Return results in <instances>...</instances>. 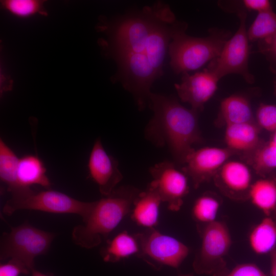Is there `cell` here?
Returning a JSON list of instances; mask_svg holds the SVG:
<instances>
[{"label": "cell", "instance_id": "cell-1", "mask_svg": "<svg viewBox=\"0 0 276 276\" xmlns=\"http://www.w3.org/2000/svg\"><path fill=\"white\" fill-rule=\"evenodd\" d=\"M148 103L153 115L146 126V138L154 146L168 148L175 164H185L193 146L202 141L198 111L159 94L151 93Z\"/></svg>", "mask_w": 276, "mask_h": 276}, {"label": "cell", "instance_id": "cell-2", "mask_svg": "<svg viewBox=\"0 0 276 276\" xmlns=\"http://www.w3.org/2000/svg\"><path fill=\"white\" fill-rule=\"evenodd\" d=\"M140 192L134 187L123 186L94 201L89 213L82 219L83 223L73 228V242L86 249L98 246L131 212Z\"/></svg>", "mask_w": 276, "mask_h": 276}, {"label": "cell", "instance_id": "cell-3", "mask_svg": "<svg viewBox=\"0 0 276 276\" xmlns=\"http://www.w3.org/2000/svg\"><path fill=\"white\" fill-rule=\"evenodd\" d=\"M186 26L179 25L173 33L169 47L170 64L175 73L197 70L216 58L220 54L229 35L213 30L208 36L194 37L185 33Z\"/></svg>", "mask_w": 276, "mask_h": 276}, {"label": "cell", "instance_id": "cell-4", "mask_svg": "<svg viewBox=\"0 0 276 276\" xmlns=\"http://www.w3.org/2000/svg\"><path fill=\"white\" fill-rule=\"evenodd\" d=\"M9 193L10 197L3 208V213L8 216L19 210H29L53 214H75L83 219L94 204V201L79 200L50 189L35 191L31 187L21 188Z\"/></svg>", "mask_w": 276, "mask_h": 276}, {"label": "cell", "instance_id": "cell-5", "mask_svg": "<svg viewBox=\"0 0 276 276\" xmlns=\"http://www.w3.org/2000/svg\"><path fill=\"white\" fill-rule=\"evenodd\" d=\"M175 20V15L170 8L159 3L146 7L142 13L126 18L116 33L117 55L143 54L154 31L162 24Z\"/></svg>", "mask_w": 276, "mask_h": 276}, {"label": "cell", "instance_id": "cell-6", "mask_svg": "<svg viewBox=\"0 0 276 276\" xmlns=\"http://www.w3.org/2000/svg\"><path fill=\"white\" fill-rule=\"evenodd\" d=\"M55 235L25 222L11 227L3 234L0 241V260L14 259L24 263L32 271L35 259L49 251Z\"/></svg>", "mask_w": 276, "mask_h": 276}, {"label": "cell", "instance_id": "cell-7", "mask_svg": "<svg viewBox=\"0 0 276 276\" xmlns=\"http://www.w3.org/2000/svg\"><path fill=\"white\" fill-rule=\"evenodd\" d=\"M201 243L193 263L198 274H218L226 270L224 257L232 245L229 229L223 221L216 220L198 227Z\"/></svg>", "mask_w": 276, "mask_h": 276}, {"label": "cell", "instance_id": "cell-8", "mask_svg": "<svg viewBox=\"0 0 276 276\" xmlns=\"http://www.w3.org/2000/svg\"><path fill=\"white\" fill-rule=\"evenodd\" d=\"M135 236L140 245L137 256L156 269L164 266L177 268L189 254L186 244L154 228L147 229Z\"/></svg>", "mask_w": 276, "mask_h": 276}, {"label": "cell", "instance_id": "cell-9", "mask_svg": "<svg viewBox=\"0 0 276 276\" xmlns=\"http://www.w3.org/2000/svg\"><path fill=\"white\" fill-rule=\"evenodd\" d=\"M240 19L239 28L224 45L220 55L210 62L208 69L220 80L228 74L242 76L248 83L254 78L248 70L249 44L246 30V13L244 11L238 13Z\"/></svg>", "mask_w": 276, "mask_h": 276}, {"label": "cell", "instance_id": "cell-10", "mask_svg": "<svg viewBox=\"0 0 276 276\" xmlns=\"http://www.w3.org/2000/svg\"><path fill=\"white\" fill-rule=\"evenodd\" d=\"M149 172L153 180L149 186L159 196L169 210L178 211L188 194L189 186L187 174L179 170L175 163L164 161L151 167Z\"/></svg>", "mask_w": 276, "mask_h": 276}, {"label": "cell", "instance_id": "cell-11", "mask_svg": "<svg viewBox=\"0 0 276 276\" xmlns=\"http://www.w3.org/2000/svg\"><path fill=\"white\" fill-rule=\"evenodd\" d=\"M236 153L227 147H204L194 149L187 157L183 171L197 188L214 178L223 164Z\"/></svg>", "mask_w": 276, "mask_h": 276}, {"label": "cell", "instance_id": "cell-12", "mask_svg": "<svg viewBox=\"0 0 276 276\" xmlns=\"http://www.w3.org/2000/svg\"><path fill=\"white\" fill-rule=\"evenodd\" d=\"M118 164L117 160L107 153L101 139L98 138L90 151L87 168L89 177L104 196L109 195L123 179Z\"/></svg>", "mask_w": 276, "mask_h": 276}, {"label": "cell", "instance_id": "cell-13", "mask_svg": "<svg viewBox=\"0 0 276 276\" xmlns=\"http://www.w3.org/2000/svg\"><path fill=\"white\" fill-rule=\"evenodd\" d=\"M181 81L175 87L180 100L198 111L214 95L219 79L208 68L190 75L183 73Z\"/></svg>", "mask_w": 276, "mask_h": 276}, {"label": "cell", "instance_id": "cell-14", "mask_svg": "<svg viewBox=\"0 0 276 276\" xmlns=\"http://www.w3.org/2000/svg\"><path fill=\"white\" fill-rule=\"evenodd\" d=\"M217 187L228 197L235 200L248 199L252 183L249 168L245 163L228 160L214 177Z\"/></svg>", "mask_w": 276, "mask_h": 276}, {"label": "cell", "instance_id": "cell-15", "mask_svg": "<svg viewBox=\"0 0 276 276\" xmlns=\"http://www.w3.org/2000/svg\"><path fill=\"white\" fill-rule=\"evenodd\" d=\"M224 141L226 147L236 153L250 154L261 143L260 127L255 122L225 126Z\"/></svg>", "mask_w": 276, "mask_h": 276}, {"label": "cell", "instance_id": "cell-16", "mask_svg": "<svg viewBox=\"0 0 276 276\" xmlns=\"http://www.w3.org/2000/svg\"><path fill=\"white\" fill-rule=\"evenodd\" d=\"M162 202L156 192L148 186L146 190L139 192L134 200L130 212L132 220L147 229L154 228L158 223Z\"/></svg>", "mask_w": 276, "mask_h": 276}, {"label": "cell", "instance_id": "cell-17", "mask_svg": "<svg viewBox=\"0 0 276 276\" xmlns=\"http://www.w3.org/2000/svg\"><path fill=\"white\" fill-rule=\"evenodd\" d=\"M17 183L16 189L31 187L35 185L50 189L51 182L47 176V169L42 160L37 155H25L19 158Z\"/></svg>", "mask_w": 276, "mask_h": 276}, {"label": "cell", "instance_id": "cell-18", "mask_svg": "<svg viewBox=\"0 0 276 276\" xmlns=\"http://www.w3.org/2000/svg\"><path fill=\"white\" fill-rule=\"evenodd\" d=\"M248 243L257 255L270 253L276 248V210L265 217L251 230Z\"/></svg>", "mask_w": 276, "mask_h": 276}, {"label": "cell", "instance_id": "cell-19", "mask_svg": "<svg viewBox=\"0 0 276 276\" xmlns=\"http://www.w3.org/2000/svg\"><path fill=\"white\" fill-rule=\"evenodd\" d=\"M140 252V245L135 234L132 235L124 231L107 242L101 251L104 262L114 263Z\"/></svg>", "mask_w": 276, "mask_h": 276}, {"label": "cell", "instance_id": "cell-20", "mask_svg": "<svg viewBox=\"0 0 276 276\" xmlns=\"http://www.w3.org/2000/svg\"><path fill=\"white\" fill-rule=\"evenodd\" d=\"M219 117L225 126L255 122L249 101L239 95L230 96L222 101Z\"/></svg>", "mask_w": 276, "mask_h": 276}, {"label": "cell", "instance_id": "cell-21", "mask_svg": "<svg viewBox=\"0 0 276 276\" xmlns=\"http://www.w3.org/2000/svg\"><path fill=\"white\" fill-rule=\"evenodd\" d=\"M248 199L265 216L272 213L276 210V176L262 177L253 182Z\"/></svg>", "mask_w": 276, "mask_h": 276}, {"label": "cell", "instance_id": "cell-22", "mask_svg": "<svg viewBox=\"0 0 276 276\" xmlns=\"http://www.w3.org/2000/svg\"><path fill=\"white\" fill-rule=\"evenodd\" d=\"M250 162L256 173L262 177L276 175V131L267 142H262L250 154Z\"/></svg>", "mask_w": 276, "mask_h": 276}, {"label": "cell", "instance_id": "cell-23", "mask_svg": "<svg viewBox=\"0 0 276 276\" xmlns=\"http://www.w3.org/2000/svg\"><path fill=\"white\" fill-rule=\"evenodd\" d=\"M19 158L13 150L0 139V179L9 193L17 188V171Z\"/></svg>", "mask_w": 276, "mask_h": 276}, {"label": "cell", "instance_id": "cell-24", "mask_svg": "<svg viewBox=\"0 0 276 276\" xmlns=\"http://www.w3.org/2000/svg\"><path fill=\"white\" fill-rule=\"evenodd\" d=\"M220 206V201L215 196L204 193L195 200L192 209V217L200 224L212 223L216 220Z\"/></svg>", "mask_w": 276, "mask_h": 276}, {"label": "cell", "instance_id": "cell-25", "mask_svg": "<svg viewBox=\"0 0 276 276\" xmlns=\"http://www.w3.org/2000/svg\"><path fill=\"white\" fill-rule=\"evenodd\" d=\"M249 40H262L276 34V13L270 10L258 13L247 31Z\"/></svg>", "mask_w": 276, "mask_h": 276}, {"label": "cell", "instance_id": "cell-26", "mask_svg": "<svg viewBox=\"0 0 276 276\" xmlns=\"http://www.w3.org/2000/svg\"><path fill=\"white\" fill-rule=\"evenodd\" d=\"M2 4L10 13L21 17L30 16L42 10L43 3L36 0H6Z\"/></svg>", "mask_w": 276, "mask_h": 276}, {"label": "cell", "instance_id": "cell-27", "mask_svg": "<svg viewBox=\"0 0 276 276\" xmlns=\"http://www.w3.org/2000/svg\"><path fill=\"white\" fill-rule=\"evenodd\" d=\"M257 125L266 131H276V105L261 104L256 112Z\"/></svg>", "mask_w": 276, "mask_h": 276}, {"label": "cell", "instance_id": "cell-28", "mask_svg": "<svg viewBox=\"0 0 276 276\" xmlns=\"http://www.w3.org/2000/svg\"><path fill=\"white\" fill-rule=\"evenodd\" d=\"M213 276H267L257 265L245 263L236 265L230 271Z\"/></svg>", "mask_w": 276, "mask_h": 276}, {"label": "cell", "instance_id": "cell-29", "mask_svg": "<svg viewBox=\"0 0 276 276\" xmlns=\"http://www.w3.org/2000/svg\"><path fill=\"white\" fill-rule=\"evenodd\" d=\"M31 270L21 261L10 259L0 264V276H19L31 274Z\"/></svg>", "mask_w": 276, "mask_h": 276}, {"label": "cell", "instance_id": "cell-30", "mask_svg": "<svg viewBox=\"0 0 276 276\" xmlns=\"http://www.w3.org/2000/svg\"><path fill=\"white\" fill-rule=\"evenodd\" d=\"M259 41L260 52L265 55L272 63L276 65V34Z\"/></svg>", "mask_w": 276, "mask_h": 276}, {"label": "cell", "instance_id": "cell-31", "mask_svg": "<svg viewBox=\"0 0 276 276\" xmlns=\"http://www.w3.org/2000/svg\"><path fill=\"white\" fill-rule=\"evenodd\" d=\"M244 6L248 10L259 13L272 10L270 2L267 0H244Z\"/></svg>", "mask_w": 276, "mask_h": 276}, {"label": "cell", "instance_id": "cell-32", "mask_svg": "<svg viewBox=\"0 0 276 276\" xmlns=\"http://www.w3.org/2000/svg\"><path fill=\"white\" fill-rule=\"evenodd\" d=\"M270 274L271 276H276V248L270 254Z\"/></svg>", "mask_w": 276, "mask_h": 276}, {"label": "cell", "instance_id": "cell-33", "mask_svg": "<svg viewBox=\"0 0 276 276\" xmlns=\"http://www.w3.org/2000/svg\"><path fill=\"white\" fill-rule=\"evenodd\" d=\"M31 276H50L44 273H43L35 268L33 269L31 273Z\"/></svg>", "mask_w": 276, "mask_h": 276}, {"label": "cell", "instance_id": "cell-34", "mask_svg": "<svg viewBox=\"0 0 276 276\" xmlns=\"http://www.w3.org/2000/svg\"><path fill=\"white\" fill-rule=\"evenodd\" d=\"M179 276H194V275L192 274H182L179 275Z\"/></svg>", "mask_w": 276, "mask_h": 276}]
</instances>
